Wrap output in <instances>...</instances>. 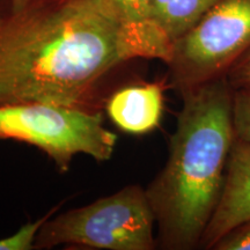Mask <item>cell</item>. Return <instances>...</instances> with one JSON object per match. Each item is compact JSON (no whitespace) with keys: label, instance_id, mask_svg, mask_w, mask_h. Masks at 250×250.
<instances>
[{"label":"cell","instance_id":"1","mask_svg":"<svg viewBox=\"0 0 250 250\" xmlns=\"http://www.w3.org/2000/svg\"><path fill=\"white\" fill-rule=\"evenodd\" d=\"M171 46L154 23L126 22L107 0H2L0 105L88 109L109 72L136 59L167 64Z\"/></svg>","mask_w":250,"mask_h":250},{"label":"cell","instance_id":"2","mask_svg":"<svg viewBox=\"0 0 250 250\" xmlns=\"http://www.w3.org/2000/svg\"><path fill=\"white\" fill-rule=\"evenodd\" d=\"M232 94L226 77L180 94L169 156L145 189L162 249L199 248L223 193L235 139Z\"/></svg>","mask_w":250,"mask_h":250},{"label":"cell","instance_id":"3","mask_svg":"<svg viewBox=\"0 0 250 250\" xmlns=\"http://www.w3.org/2000/svg\"><path fill=\"white\" fill-rule=\"evenodd\" d=\"M50 217L37 233L35 249L79 246L107 250H152L156 246L154 213L145 190L134 184L89 205Z\"/></svg>","mask_w":250,"mask_h":250},{"label":"cell","instance_id":"4","mask_svg":"<svg viewBox=\"0 0 250 250\" xmlns=\"http://www.w3.org/2000/svg\"><path fill=\"white\" fill-rule=\"evenodd\" d=\"M0 139L36 146L62 171L68 170L78 154L98 162L110 160L117 142L100 112L45 102L0 105Z\"/></svg>","mask_w":250,"mask_h":250},{"label":"cell","instance_id":"5","mask_svg":"<svg viewBox=\"0 0 250 250\" xmlns=\"http://www.w3.org/2000/svg\"><path fill=\"white\" fill-rule=\"evenodd\" d=\"M250 49V0H219L173 43L167 62L170 86L181 94L226 77Z\"/></svg>","mask_w":250,"mask_h":250},{"label":"cell","instance_id":"6","mask_svg":"<svg viewBox=\"0 0 250 250\" xmlns=\"http://www.w3.org/2000/svg\"><path fill=\"white\" fill-rule=\"evenodd\" d=\"M250 219V144L234 139L228 156L223 193L199 248L212 249L233 228Z\"/></svg>","mask_w":250,"mask_h":250},{"label":"cell","instance_id":"7","mask_svg":"<svg viewBox=\"0 0 250 250\" xmlns=\"http://www.w3.org/2000/svg\"><path fill=\"white\" fill-rule=\"evenodd\" d=\"M162 111L164 88L159 83L125 87L112 94L107 103L110 120L131 134H144L155 129Z\"/></svg>","mask_w":250,"mask_h":250},{"label":"cell","instance_id":"8","mask_svg":"<svg viewBox=\"0 0 250 250\" xmlns=\"http://www.w3.org/2000/svg\"><path fill=\"white\" fill-rule=\"evenodd\" d=\"M219 0H153L151 21L174 43L188 33Z\"/></svg>","mask_w":250,"mask_h":250},{"label":"cell","instance_id":"9","mask_svg":"<svg viewBox=\"0 0 250 250\" xmlns=\"http://www.w3.org/2000/svg\"><path fill=\"white\" fill-rule=\"evenodd\" d=\"M232 88L234 134L236 139L250 144V83Z\"/></svg>","mask_w":250,"mask_h":250},{"label":"cell","instance_id":"10","mask_svg":"<svg viewBox=\"0 0 250 250\" xmlns=\"http://www.w3.org/2000/svg\"><path fill=\"white\" fill-rule=\"evenodd\" d=\"M124 21L136 24L153 23L151 11L153 0H107Z\"/></svg>","mask_w":250,"mask_h":250},{"label":"cell","instance_id":"11","mask_svg":"<svg viewBox=\"0 0 250 250\" xmlns=\"http://www.w3.org/2000/svg\"><path fill=\"white\" fill-rule=\"evenodd\" d=\"M54 211L49 212L39 220L23 225L13 235L0 239V250H31L35 249V240L40 228Z\"/></svg>","mask_w":250,"mask_h":250},{"label":"cell","instance_id":"12","mask_svg":"<svg viewBox=\"0 0 250 250\" xmlns=\"http://www.w3.org/2000/svg\"><path fill=\"white\" fill-rule=\"evenodd\" d=\"M212 249L250 250V219L225 234Z\"/></svg>","mask_w":250,"mask_h":250},{"label":"cell","instance_id":"13","mask_svg":"<svg viewBox=\"0 0 250 250\" xmlns=\"http://www.w3.org/2000/svg\"><path fill=\"white\" fill-rule=\"evenodd\" d=\"M226 78L232 87L250 83V49L230 66Z\"/></svg>","mask_w":250,"mask_h":250},{"label":"cell","instance_id":"14","mask_svg":"<svg viewBox=\"0 0 250 250\" xmlns=\"http://www.w3.org/2000/svg\"><path fill=\"white\" fill-rule=\"evenodd\" d=\"M1 1L2 0H0V9H1Z\"/></svg>","mask_w":250,"mask_h":250}]
</instances>
